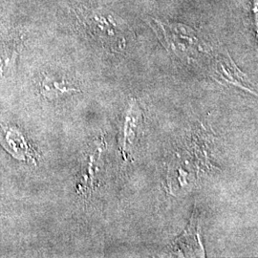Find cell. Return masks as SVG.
Wrapping results in <instances>:
<instances>
[{
	"instance_id": "obj_1",
	"label": "cell",
	"mask_w": 258,
	"mask_h": 258,
	"mask_svg": "<svg viewBox=\"0 0 258 258\" xmlns=\"http://www.w3.org/2000/svg\"><path fill=\"white\" fill-rule=\"evenodd\" d=\"M2 139V145L14 156L20 160H25L26 157L32 158V151L29 149L25 139L19 131L8 129L4 132Z\"/></svg>"
},
{
	"instance_id": "obj_2",
	"label": "cell",
	"mask_w": 258,
	"mask_h": 258,
	"mask_svg": "<svg viewBox=\"0 0 258 258\" xmlns=\"http://www.w3.org/2000/svg\"><path fill=\"white\" fill-rule=\"evenodd\" d=\"M16 40L0 35V77L7 71L16 60Z\"/></svg>"
}]
</instances>
